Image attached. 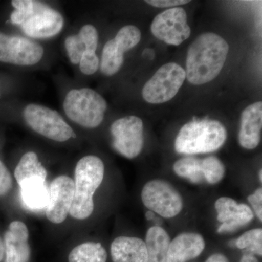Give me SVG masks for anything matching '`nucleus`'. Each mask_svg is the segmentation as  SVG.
<instances>
[{
	"mask_svg": "<svg viewBox=\"0 0 262 262\" xmlns=\"http://www.w3.org/2000/svg\"><path fill=\"white\" fill-rule=\"evenodd\" d=\"M228 53V43L218 34L208 32L200 35L188 50L185 71L188 81L199 85L214 80Z\"/></svg>",
	"mask_w": 262,
	"mask_h": 262,
	"instance_id": "nucleus-1",
	"label": "nucleus"
},
{
	"mask_svg": "<svg viewBox=\"0 0 262 262\" xmlns=\"http://www.w3.org/2000/svg\"><path fill=\"white\" fill-rule=\"evenodd\" d=\"M15 8L10 21L33 39H49L61 32L64 26L63 15L54 8L35 0H13Z\"/></svg>",
	"mask_w": 262,
	"mask_h": 262,
	"instance_id": "nucleus-2",
	"label": "nucleus"
},
{
	"mask_svg": "<svg viewBox=\"0 0 262 262\" xmlns=\"http://www.w3.org/2000/svg\"><path fill=\"white\" fill-rule=\"evenodd\" d=\"M104 164L95 155H87L79 160L75 171V195L70 214L76 220L89 218L94 210V195L102 184Z\"/></svg>",
	"mask_w": 262,
	"mask_h": 262,
	"instance_id": "nucleus-3",
	"label": "nucleus"
},
{
	"mask_svg": "<svg viewBox=\"0 0 262 262\" xmlns=\"http://www.w3.org/2000/svg\"><path fill=\"white\" fill-rule=\"evenodd\" d=\"M227 137L223 124L217 120H194L181 128L175 141L179 154L196 155L213 152L223 146Z\"/></svg>",
	"mask_w": 262,
	"mask_h": 262,
	"instance_id": "nucleus-4",
	"label": "nucleus"
},
{
	"mask_svg": "<svg viewBox=\"0 0 262 262\" xmlns=\"http://www.w3.org/2000/svg\"><path fill=\"white\" fill-rule=\"evenodd\" d=\"M67 117L85 128H96L102 123L107 103L94 90L72 89L66 95L63 103Z\"/></svg>",
	"mask_w": 262,
	"mask_h": 262,
	"instance_id": "nucleus-5",
	"label": "nucleus"
},
{
	"mask_svg": "<svg viewBox=\"0 0 262 262\" xmlns=\"http://www.w3.org/2000/svg\"><path fill=\"white\" fill-rule=\"evenodd\" d=\"M141 198L147 209L165 219L177 216L184 208V200L178 189L163 179H152L146 183Z\"/></svg>",
	"mask_w": 262,
	"mask_h": 262,
	"instance_id": "nucleus-6",
	"label": "nucleus"
},
{
	"mask_svg": "<svg viewBox=\"0 0 262 262\" xmlns=\"http://www.w3.org/2000/svg\"><path fill=\"white\" fill-rule=\"evenodd\" d=\"M23 115L25 122L33 130L48 139L64 142L73 137L72 127L56 110L30 103L24 108Z\"/></svg>",
	"mask_w": 262,
	"mask_h": 262,
	"instance_id": "nucleus-7",
	"label": "nucleus"
},
{
	"mask_svg": "<svg viewBox=\"0 0 262 262\" xmlns=\"http://www.w3.org/2000/svg\"><path fill=\"white\" fill-rule=\"evenodd\" d=\"M185 79V70L180 65L166 63L144 84L143 98L146 102L155 104L167 102L178 94Z\"/></svg>",
	"mask_w": 262,
	"mask_h": 262,
	"instance_id": "nucleus-8",
	"label": "nucleus"
},
{
	"mask_svg": "<svg viewBox=\"0 0 262 262\" xmlns=\"http://www.w3.org/2000/svg\"><path fill=\"white\" fill-rule=\"evenodd\" d=\"M141 38V31L135 26H125L120 29L103 48L99 67L102 74L108 77L116 75L123 64L124 53L137 46Z\"/></svg>",
	"mask_w": 262,
	"mask_h": 262,
	"instance_id": "nucleus-9",
	"label": "nucleus"
},
{
	"mask_svg": "<svg viewBox=\"0 0 262 262\" xmlns=\"http://www.w3.org/2000/svg\"><path fill=\"white\" fill-rule=\"evenodd\" d=\"M110 132L113 138V147L127 159L139 156L144 147V123L139 117L127 116L115 120Z\"/></svg>",
	"mask_w": 262,
	"mask_h": 262,
	"instance_id": "nucleus-10",
	"label": "nucleus"
},
{
	"mask_svg": "<svg viewBox=\"0 0 262 262\" xmlns=\"http://www.w3.org/2000/svg\"><path fill=\"white\" fill-rule=\"evenodd\" d=\"M44 56L39 43L21 36L0 33V61L21 67L37 64Z\"/></svg>",
	"mask_w": 262,
	"mask_h": 262,
	"instance_id": "nucleus-11",
	"label": "nucleus"
},
{
	"mask_svg": "<svg viewBox=\"0 0 262 262\" xmlns=\"http://www.w3.org/2000/svg\"><path fill=\"white\" fill-rule=\"evenodd\" d=\"M151 31L160 40L176 46L182 44L191 34L187 13L182 8H170L157 15L151 23Z\"/></svg>",
	"mask_w": 262,
	"mask_h": 262,
	"instance_id": "nucleus-12",
	"label": "nucleus"
},
{
	"mask_svg": "<svg viewBox=\"0 0 262 262\" xmlns=\"http://www.w3.org/2000/svg\"><path fill=\"white\" fill-rule=\"evenodd\" d=\"M75 195V183L67 176L53 179L49 189L46 216L53 224H61L70 214Z\"/></svg>",
	"mask_w": 262,
	"mask_h": 262,
	"instance_id": "nucleus-13",
	"label": "nucleus"
},
{
	"mask_svg": "<svg viewBox=\"0 0 262 262\" xmlns=\"http://www.w3.org/2000/svg\"><path fill=\"white\" fill-rule=\"evenodd\" d=\"M217 220L221 225L217 232L229 233L242 228L254 218L251 207L246 203H238L229 196H221L215 202Z\"/></svg>",
	"mask_w": 262,
	"mask_h": 262,
	"instance_id": "nucleus-14",
	"label": "nucleus"
},
{
	"mask_svg": "<svg viewBox=\"0 0 262 262\" xmlns=\"http://www.w3.org/2000/svg\"><path fill=\"white\" fill-rule=\"evenodd\" d=\"M29 229L24 222L14 221L5 233V262H29L31 248Z\"/></svg>",
	"mask_w": 262,
	"mask_h": 262,
	"instance_id": "nucleus-15",
	"label": "nucleus"
},
{
	"mask_svg": "<svg viewBox=\"0 0 262 262\" xmlns=\"http://www.w3.org/2000/svg\"><path fill=\"white\" fill-rule=\"evenodd\" d=\"M206 241L201 234L183 232L170 241L167 262H187L201 256Z\"/></svg>",
	"mask_w": 262,
	"mask_h": 262,
	"instance_id": "nucleus-16",
	"label": "nucleus"
},
{
	"mask_svg": "<svg viewBox=\"0 0 262 262\" xmlns=\"http://www.w3.org/2000/svg\"><path fill=\"white\" fill-rule=\"evenodd\" d=\"M262 103L258 101L245 108L241 115L238 140L239 145L246 149H254L261 141Z\"/></svg>",
	"mask_w": 262,
	"mask_h": 262,
	"instance_id": "nucleus-17",
	"label": "nucleus"
},
{
	"mask_svg": "<svg viewBox=\"0 0 262 262\" xmlns=\"http://www.w3.org/2000/svg\"><path fill=\"white\" fill-rule=\"evenodd\" d=\"M98 33L91 24H86L78 34L66 38L64 46L67 56L72 64H79L82 55L86 52H96L98 48Z\"/></svg>",
	"mask_w": 262,
	"mask_h": 262,
	"instance_id": "nucleus-18",
	"label": "nucleus"
},
{
	"mask_svg": "<svg viewBox=\"0 0 262 262\" xmlns=\"http://www.w3.org/2000/svg\"><path fill=\"white\" fill-rule=\"evenodd\" d=\"M113 262H148L145 241L137 237L120 236L111 244Z\"/></svg>",
	"mask_w": 262,
	"mask_h": 262,
	"instance_id": "nucleus-19",
	"label": "nucleus"
},
{
	"mask_svg": "<svg viewBox=\"0 0 262 262\" xmlns=\"http://www.w3.org/2000/svg\"><path fill=\"white\" fill-rule=\"evenodd\" d=\"M47 174V170L39 162L37 155L30 151L20 158L15 169L14 177L20 187L27 183L34 181L46 182Z\"/></svg>",
	"mask_w": 262,
	"mask_h": 262,
	"instance_id": "nucleus-20",
	"label": "nucleus"
},
{
	"mask_svg": "<svg viewBox=\"0 0 262 262\" xmlns=\"http://www.w3.org/2000/svg\"><path fill=\"white\" fill-rule=\"evenodd\" d=\"M170 241L168 232L163 227H150L146 232L145 241L148 262H167Z\"/></svg>",
	"mask_w": 262,
	"mask_h": 262,
	"instance_id": "nucleus-21",
	"label": "nucleus"
},
{
	"mask_svg": "<svg viewBox=\"0 0 262 262\" xmlns=\"http://www.w3.org/2000/svg\"><path fill=\"white\" fill-rule=\"evenodd\" d=\"M20 194L24 203L31 209H42L47 206L49 190L46 182L27 183L20 187Z\"/></svg>",
	"mask_w": 262,
	"mask_h": 262,
	"instance_id": "nucleus-22",
	"label": "nucleus"
},
{
	"mask_svg": "<svg viewBox=\"0 0 262 262\" xmlns=\"http://www.w3.org/2000/svg\"><path fill=\"white\" fill-rule=\"evenodd\" d=\"M107 253L100 243L87 242L76 246L69 255V262H106Z\"/></svg>",
	"mask_w": 262,
	"mask_h": 262,
	"instance_id": "nucleus-23",
	"label": "nucleus"
},
{
	"mask_svg": "<svg viewBox=\"0 0 262 262\" xmlns=\"http://www.w3.org/2000/svg\"><path fill=\"white\" fill-rule=\"evenodd\" d=\"M174 173L181 178L187 179L193 184L205 182L202 168V159L187 156L176 161L173 166Z\"/></svg>",
	"mask_w": 262,
	"mask_h": 262,
	"instance_id": "nucleus-24",
	"label": "nucleus"
},
{
	"mask_svg": "<svg viewBox=\"0 0 262 262\" xmlns=\"http://www.w3.org/2000/svg\"><path fill=\"white\" fill-rule=\"evenodd\" d=\"M234 246L239 250H246L248 253L261 256L262 229H250L234 241Z\"/></svg>",
	"mask_w": 262,
	"mask_h": 262,
	"instance_id": "nucleus-25",
	"label": "nucleus"
},
{
	"mask_svg": "<svg viewBox=\"0 0 262 262\" xmlns=\"http://www.w3.org/2000/svg\"><path fill=\"white\" fill-rule=\"evenodd\" d=\"M202 168L205 182L214 185L223 180L226 174L225 165L218 158L209 156L202 159Z\"/></svg>",
	"mask_w": 262,
	"mask_h": 262,
	"instance_id": "nucleus-26",
	"label": "nucleus"
},
{
	"mask_svg": "<svg viewBox=\"0 0 262 262\" xmlns=\"http://www.w3.org/2000/svg\"><path fill=\"white\" fill-rule=\"evenodd\" d=\"M80 70L84 75H92L97 72L100 67L99 58L96 52H86L82 55L80 62Z\"/></svg>",
	"mask_w": 262,
	"mask_h": 262,
	"instance_id": "nucleus-27",
	"label": "nucleus"
},
{
	"mask_svg": "<svg viewBox=\"0 0 262 262\" xmlns=\"http://www.w3.org/2000/svg\"><path fill=\"white\" fill-rule=\"evenodd\" d=\"M12 187L13 179L11 174L4 163L0 161V196L8 194Z\"/></svg>",
	"mask_w": 262,
	"mask_h": 262,
	"instance_id": "nucleus-28",
	"label": "nucleus"
},
{
	"mask_svg": "<svg viewBox=\"0 0 262 262\" xmlns=\"http://www.w3.org/2000/svg\"><path fill=\"white\" fill-rule=\"evenodd\" d=\"M248 203L251 205V208L256 217L262 221V189L258 188L253 194L248 196Z\"/></svg>",
	"mask_w": 262,
	"mask_h": 262,
	"instance_id": "nucleus-29",
	"label": "nucleus"
},
{
	"mask_svg": "<svg viewBox=\"0 0 262 262\" xmlns=\"http://www.w3.org/2000/svg\"><path fill=\"white\" fill-rule=\"evenodd\" d=\"M189 0H149L146 1V3L156 8H177L179 5L187 4Z\"/></svg>",
	"mask_w": 262,
	"mask_h": 262,
	"instance_id": "nucleus-30",
	"label": "nucleus"
},
{
	"mask_svg": "<svg viewBox=\"0 0 262 262\" xmlns=\"http://www.w3.org/2000/svg\"><path fill=\"white\" fill-rule=\"evenodd\" d=\"M205 262H229L228 258L223 253H216L211 255Z\"/></svg>",
	"mask_w": 262,
	"mask_h": 262,
	"instance_id": "nucleus-31",
	"label": "nucleus"
},
{
	"mask_svg": "<svg viewBox=\"0 0 262 262\" xmlns=\"http://www.w3.org/2000/svg\"><path fill=\"white\" fill-rule=\"evenodd\" d=\"M239 262H259L258 261V258L256 257V255L253 253H247L243 255L242 257L241 258Z\"/></svg>",
	"mask_w": 262,
	"mask_h": 262,
	"instance_id": "nucleus-32",
	"label": "nucleus"
},
{
	"mask_svg": "<svg viewBox=\"0 0 262 262\" xmlns=\"http://www.w3.org/2000/svg\"><path fill=\"white\" fill-rule=\"evenodd\" d=\"M5 258V245L2 239L0 238V262L3 261Z\"/></svg>",
	"mask_w": 262,
	"mask_h": 262,
	"instance_id": "nucleus-33",
	"label": "nucleus"
},
{
	"mask_svg": "<svg viewBox=\"0 0 262 262\" xmlns=\"http://www.w3.org/2000/svg\"><path fill=\"white\" fill-rule=\"evenodd\" d=\"M261 175H262L261 169H260L259 171H258V177H259L260 182H261V181H262Z\"/></svg>",
	"mask_w": 262,
	"mask_h": 262,
	"instance_id": "nucleus-34",
	"label": "nucleus"
}]
</instances>
